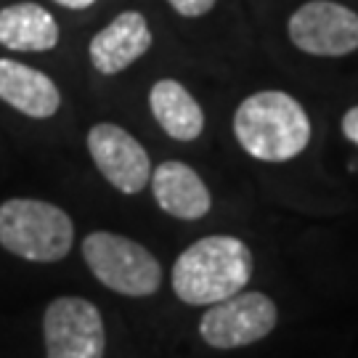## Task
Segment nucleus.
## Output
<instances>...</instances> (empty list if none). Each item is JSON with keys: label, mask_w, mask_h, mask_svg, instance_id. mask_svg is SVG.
<instances>
[{"label": "nucleus", "mask_w": 358, "mask_h": 358, "mask_svg": "<svg viewBox=\"0 0 358 358\" xmlns=\"http://www.w3.org/2000/svg\"><path fill=\"white\" fill-rule=\"evenodd\" d=\"M252 250L226 234L196 239L173 266V292L186 306H213L242 292L252 279Z\"/></svg>", "instance_id": "1"}, {"label": "nucleus", "mask_w": 358, "mask_h": 358, "mask_svg": "<svg viewBox=\"0 0 358 358\" xmlns=\"http://www.w3.org/2000/svg\"><path fill=\"white\" fill-rule=\"evenodd\" d=\"M234 136L244 152L260 162H287L310 143V120L294 96L260 90L236 106Z\"/></svg>", "instance_id": "2"}, {"label": "nucleus", "mask_w": 358, "mask_h": 358, "mask_svg": "<svg viewBox=\"0 0 358 358\" xmlns=\"http://www.w3.org/2000/svg\"><path fill=\"white\" fill-rule=\"evenodd\" d=\"M75 244V223L62 207L13 196L0 205V247L29 263H59Z\"/></svg>", "instance_id": "3"}, {"label": "nucleus", "mask_w": 358, "mask_h": 358, "mask_svg": "<svg viewBox=\"0 0 358 358\" xmlns=\"http://www.w3.org/2000/svg\"><path fill=\"white\" fill-rule=\"evenodd\" d=\"M83 260L99 282L125 297H149L162 284L159 260L136 239L93 231L83 239Z\"/></svg>", "instance_id": "4"}, {"label": "nucleus", "mask_w": 358, "mask_h": 358, "mask_svg": "<svg viewBox=\"0 0 358 358\" xmlns=\"http://www.w3.org/2000/svg\"><path fill=\"white\" fill-rule=\"evenodd\" d=\"M279 308L263 292H236L213 303L199 321V334L210 348L231 350L260 343L273 332Z\"/></svg>", "instance_id": "5"}, {"label": "nucleus", "mask_w": 358, "mask_h": 358, "mask_svg": "<svg viewBox=\"0 0 358 358\" xmlns=\"http://www.w3.org/2000/svg\"><path fill=\"white\" fill-rule=\"evenodd\" d=\"M45 358H103L106 329L101 310L85 297L64 294L43 313Z\"/></svg>", "instance_id": "6"}, {"label": "nucleus", "mask_w": 358, "mask_h": 358, "mask_svg": "<svg viewBox=\"0 0 358 358\" xmlns=\"http://www.w3.org/2000/svg\"><path fill=\"white\" fill-rule=\"evenodd\" d=\"M294 48L310 56H348L358 51V13L332 0H308L287 24Z\"/></svg>", "instance_id": "7"}, {"label": "nucleus", "mask_w": 358, "mask_h": 358, "mask_svg": "<svg viewBox=\"0 0 358 358\" xmlns=\"http://www.w3.org/2000/svg\"><path fill=\"white\" fill-rule=\"evenodd\" d=\"M88 152L106 183L120 194H138L152 178L149 152L115 122H96L88 130Z\"/></svg>", "instance_id": "8"}, {"label": "nucleus", "mask_w": 358, "mask_h": 358, "mask_svg": "<svg viewBox=\"0 0 358 358\" xmlns=\"http://www.w3.org/2000/svg\"><path fill=\"white\" fill-rule=\"evenodd\" d=\"M152 43L154 35L146 16L138 11H122L93 35L88 45L90 64L99 75H120L136 64L152 48Z\"/></svg>", "instance_id": "9"}, {"label": "nucleus", "mask_w": 358, "mask_h": 358, "mask_svg": "<svg viewBox=\"0 0 358 358\" xmlns=\"http://www.w3.org/2000/svg\"><path fill=\"white\" fill-rule=\"evenodd\" d=\"M152 194L162 213L178 220H199L210 213L213 196L202 176L186 162L167 159L152 170Z\"/></svg>", "instance_id": "10"}, {"label": "nucleus", "mask_w": 358, "mask_h": 358, "mask_svg": "<svg viewBox=\"0 0 358 358\" xmlns=\"http://www.w3.org/2000/svg\"><path fill=\"white\" fill-rule=\"evenodd\" d=\"M0 101L32 120H48L62 106V93L45 72L35 66L0 59Z\"/></svg>", "instance_id": "11"}, {"label": "nucleus", "mask_w": 358, "mask_h": 358, "mask_svg": "<svg viewBox=\"0 0 358 358\" xmlns=\"http://www.w3.org/2000/svg\"><path fill=\"white\" fill-rule=\"evenodd\" d=\"M0 45L19 53H43L59 45V24L40 3H11L0 8Z\"/></svg>", "instance_id": "12"}, {"label": "nucleus", "mask_w": 358, "mask_h": 358, "mask_svg": "<svg viewBox=\"0 0 358 358\" xmlns=\"http://www.w3.org/2000/svg\"><path fill=\"white\" fill-rule=\"evenodd\" d=\"M149 109L157 125L176 141H196L205 130V112L178 80H157L149 90Z\"/></svg>", "instance_id": "13"}, {"label": "nucleus", "mask_w": 358, "mask_h": 358, "mask_svg": "<svg viewBox=\"0 0 358 358\" xmlns=\"http://www.w3.org/2000/svg\"><path fill=\"white\" fill-rule=\"evenodd\" d=\"M170 3V8L180 16H186V19H196V16H205L215 8L217 0H167Z\"/></svg>", "instance_id": "14"}, {"label": "nucleus", "mask_w": 358, "mask_h": 358, "mask_svg": "<svg viewBox=\"0 0 358 358\" xmlns=\"http://www.w3.org/2000/svg\"><path fill=\"white\" fill-rule=\"evenodd\" d=\"M343 136L358 146V106H350L343 117Z\"/></svg>", "instance_id": "15"}, {"label": "nucleus", "mask_w": 358, "mask_h": 358, "mask_svg": "<svg viewBox=\"0 0 358 358\" xmlns=\"http://www.w3.org/2000/svg\"><path fill=\"white\" fill-rule=\"evenodd\" d=\"M53 3L64 6V8H69V11H85V8H90L96 0H53Z\"/></svg>", "instance_id": "16"}]
</instances>
